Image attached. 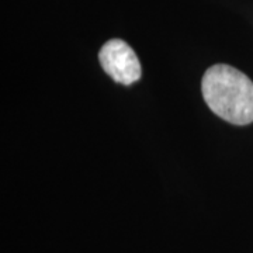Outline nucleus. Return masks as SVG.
Wrapping results in <instances>:
<instances>
[{"label":"nucleus","instance_id":"nucleus-1","mask_svg":"<svg viewBox=\"0 0 253 253\" xmlns=\"http://www.w3.org/2000/svg\"><path fill=\"white\" fill-rule=\"evenodd\" d=\"M203 97L214 114L234 126L253 123V82L229 65H214L203 76Z\"/></svg>","mask_w":253,"mask_h":253},{"label":"nucleus","instance_id":"nucleus-2","mask_svg":"<svg viewBox=\"0 0 253 253\" xmlns=\"http://www.w3.org/2000/svg\"><path fill=\"white\" fill-rule=\"evenodd\" d=\"M99 61L104 72L120 84L129 86L141 79L142 68L134 49L123 40H110L101 46Z\"/></svg>","mask_w":253,"mask_h":253}]
</instances>
